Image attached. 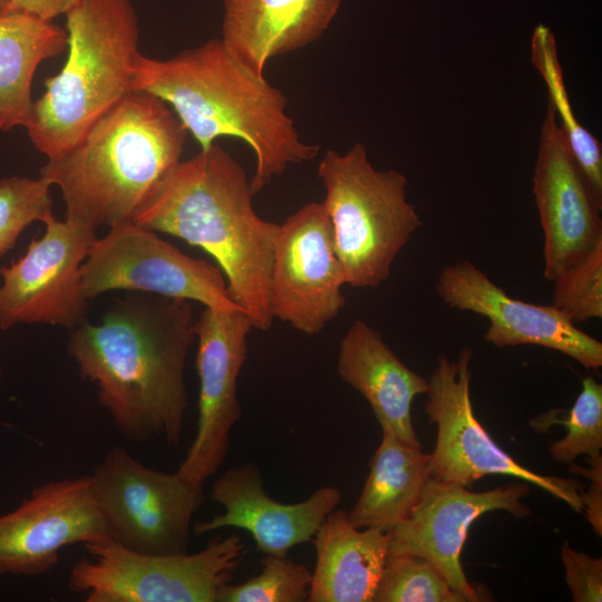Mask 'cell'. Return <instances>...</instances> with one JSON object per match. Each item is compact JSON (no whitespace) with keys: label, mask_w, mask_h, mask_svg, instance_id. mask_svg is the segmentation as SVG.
<instances>
[{"label":"cell","mask_w":602,"mask_h":602,"mask_svg":"<svg viewBox=\"0 0 602 602\" xmlns=\"http://www.w3.org/2000/svg\"><path fill=\"white\" fill-rule=\"evenodd\" d=\"M590 468H583L575 464H569L570 472L589 478L588 492H581L583 509L598 535H602V456L601 454L588 458Z\"/></svg>","instance_id":"cell-31"},{"label":"cell","mask_w":602,"mask_h":602,"mask_svg":"<svg viewBox=\"0 0 602 602\" xmlns=\"http://www.w3.org/2000/svg\"><path fill=\"white\" fill-rule=\"evenodd\" d=\"M526 484L512 483L484 492H472L453 482L429 477L410 514L388 531V554L416 555L427 560L466 602L483 595L467 580L460 553L472 524L483 514L503 509L524 518L530 508L521 499Z\"/></svg>","instance_id":"cell-14"},{"label":"cell","mask_w":602,"mask_h":602,"mask_svg":"<svg viewBox=\"0 0 602 602\" xmlns=\"http://www.w3.org/2000/svg\"><path fill=\"white\" fill-rule=\"evenodd\" d=\"M344 284L330 217L322 202L308 203L278 226L269 289L272 318L317 334L346 305Z\"/></svg>","instance_id":"cell-12"},{"label":"cell","mask_w":602,"mask_h":602,"mask_svg":"<svg viewBox=\"0 0 602 602\" xmlns=\"http://www.w3.org/2000/svg\"><path fill=\"white\" fill-rule=\"evenodd\" d=\"M82 0H10L0 13L22 12L43 20L54 21L59 16H66Z\"/></svg>","instance_id":"cell-32"},{"label":"cell","mask_w":602,"mask_h":602,"mask_svg":"<svg viewBox=\"0 0 602 602\" xmlns=\"http://www.w3.org/2000/svg\"><path fill=\"white\" fill-rule=\"evenodd\" d=\"M50 184L42 178H0V258L16 245L23 230L52 213Z\"/></svg>","instance_id":"cell-28"},{"label":"cell","mask_w":602,"mask_h":602,"mask_svg":"<svg viewBox=\"0 0 602 602\" xmlns=\"http://www.w3.org/2000/svg\"><path fill=\"white\" fill-rule=\"evenodd\" d=\"M68 57L45 79L26 128L48 159L75 147L132 90L139 23L132 0H82L66 14Z\"/></svg>","instance_id":"cell-5"},{"label":"cell","mask_w":602,"mask_h":602,"mask_svg":"<svg viewBox=\"0 0 602 602\" xmlns=\"http://www.w3.org/2000/svg\"><path fill=\"white\" fill-rule=\"evenodd\" d=\"M561 560L565 581L575 602L602 601V560L579 552L564 543Z\"/></svg>","instance_id":"cell-30"},{"label":"cell","mask_w":602,"mask_h":602,"mask_svg":"<svg viewBox=\"0 0 602 602\" xmlns=\"http://www.w3.org/2000/svg\"><path fill=\"white\" fill-rule=\"evenodd\" d=\"M311 542L315 565L309 602H372L389 552L388 532L358 528L336 508Z\"/></svg>","instance_id":"cell-21"},{"label":"cell","mask_w":602,"mask_h":602,"mask_svg":"<svg viewBox=\"0 0 602 602\" xmlns=\"http://www.w3.org/2000/svg\"><path fill=\"white\" fill-rule=\"evenodd\" d=\"M210 499L221 505L223 513L193 523L194 535L241 528L262 554L285 556L294 546L312 541L324 518L338 507L341 492L323 486L302 502L281 503L264 491L258 464L247 462L226 469L213 483Z\"/></svg>","instance_id":"cell-18"},{"label":"cell","mask_w":602,"mask_h":602,"mask_svg":"<svg viewBox=\"0 0 602 602\" xmlns=\"http://www.w3.org/2000/svg\"><path fill=\"white\" fill-rule=\"evenodd\" d=\"M82 545L88 555L72 565L68 588L86 602H216L246 554L236 534L195 553H140L107 536Z\"/></svg>","instance_id":"cell-7"},{"label":"cell","mask_w":602,"mask_h":602,"mask_svg":"<svg viewBox=\"0 0 602 602\" xmlns=\"http://www.w3.org/2000/svg\"><path fill=\"white\" fill-rule=\"evenodd\" d=\"M132 90L165 101L201 149L225 136L246 143L255 157L253 195L290 165L312 161L320 151L301 139L287 113L284 94L244 68L221 39L166 59L139 52L132 68Z\"/></svg>","instance_id":"cell-2"},{"label":"cell","mask_w":602,"mask_h":602,"mask_svg":"<svg viewBox=\"0 0 602 602\" xmlns=\"http://www.w3.org/2000/svg\"><path fill=\"white\" fill-rule=\"evenodd\" d=\"M553 282L552 305L572 323L602 318V243L561 272Z\"/></svg>","instance_id":"cell-29"},{"label":"cell","mask_w":602,"mask_h":602,"mask_svg":"<svg viewBox=\"0 0 602 602\" xmlns=\"http://www.w3.org/2000/svg\"><path fill=\"white\" fill-rule=\"evenodd\" d=\"M553 423L566 426V435L550 446L552 458L571 464L580 455L589 457L601 454L602 449V385L593 377L582 380V389L566 418L551 412L531 421L534 429L548 428Z\"/></svg>","instance_id":"cell-25"},{"label":"cell","mask_w":602,"mask_h":602,"mask_svg":"<svg viewBox=\"0 0 602 602\" xmlns=\"http://www.w3.org/2000/svg\"><path fill=\"white\" fill-rule=\"evenodd\" d=\"M45 233L26 253L0 269V329L45 323L69 330L86 321L88 300L80 288V266L97 240L95 227L49 214Z\"/></svg>","instance_id":"cell-11"},{"label":"cell","mask_w":602,"mask_h":602,"mask_svg":"<svg viewBox=\"0 0 602 602\" xmlns=\"http://www.w3.org/2000/svg\"><path fill=\"white\" fill-rule=\"evenodd\" d=\"M194 324L190 300L130 292L116 299L99 323L86 320L70 330L69 356L125 439L179 444Z\"/></svg>","instance_id":"cell-1"},{"label":"cell","mask_w":602,"mask_h":602,"mask_svg":"<svg viewBox=\"0 0 602 602\" xmlns=\"http://www.w3.org/2000/svg\"><path fill=\"white\" fill-rule=\"evenodd\" d=\"M80 288L88 301L108 291L127 290L242 310L220 268L184 254L133 221L116 223L97 237L80 266Z\"/></svg>","instance_id":"cell-10"},{"label":"cell","mask_w":602,"mask_h":602,"mask_svg":"<svg viewBox=\"0 0 602 602\" xmlns=\"http://www.w3.org/2000/svg\"><path fill=\"white\" fill-rule=\"evenodd\" d=\"M252 197L243 166L214 143L181 161L133 222L206 251L253 328L266 331L273 322L269 289L279 224L261 219Z\"/></svg>","instance_id":"cell-3"},{"label":"cell","mask_w":602,"mask_h":602,"mask_svg":"<svg viewBox=\"0 0 602 602\" xmlns=\"http://www.w3.org/2000/svg\"><path fill=\"white\" fill-rule=\"evenodd\" d=\"M252 329L242 310L205 307L195 320L198 417L195 437L177 469L193 484L203 485L227 456L232 429L242 416L237 379Z\"/></svg>","instance_id":"cell-13"},{"label":"cell","mask_w":602,"mask_h":602,"mask_svg":"<svg viewBox=\"0 0 602 602\" xmlns=\"http://www.w3.org/2000/svg\"><path fill=\"white\" fill-rule=\"evenodd\" d=\"M0 377H1V372H0ZM0 425H2V423L0 421Z\"/></svg>","instance_id":"cell-34"},{"label":"cell","mask_w":602,"mask_h":602,"mask_svg":"<svg viewBox=\"0 0 602 602\" xmlns=\"http://www.w3.org/2000/svg\"><path fill=\"white\" fill-rule=\"evenodd\" d=\"M106 536L89 475L47 482L0 515V575L46 574L64 547Z\"/></svg>","instance_id":"cell-15"},{"label":"cell","mask_w":602,"mask_h":602,"mask_svg":"<svg viewBox=\"0 0 602 602\" xmlns=\"http://www.w3.org/2000/svg\"><path fill=\"white\" fill-rule=\"evenodd\" d=\"M533 193L544 234V276L552 281L602 243L594 200L548 103L533 175Z\"/></svg>","instance_id":"cell-17"},{"label":"cell","mask_w":602,"mask_h":602,"mask_svg":"<svg viewBox=\"0 0 602 602\" xmlns=\"http://www.w3.org/2000/svg\"><path fill=\"white\" fill-rule=\"evenodd\" d=\"M337 372L368 401L381 427L421 448L411 405L417 395L428 392L429 381L409 369L378 330L362 320L348 328L339 344Z\"/></svg>","instance_id":"cell-20"},{"label":"cell","mask_w":602,"mask_h":602,"mask_svg":"<svg viewBox=\"0 0 602 602\" xmlns=\"http://www.w3.org/2000/svg\"><path fill=\"white\" fill-rule=\"evenodd\" d=\"M430 476V454L381 427L361 494L347 512L349 522L358 528L390 531L410 514Z\"/></svg>","instance_id":"cell-22"},{"label":"cell","mask_w":602,"mask_h":602,"mask_svg":"<svg viewBox=\"0 0 602 602\" xmlns=\"http://www.w3.org/2000/svg\"><path fill=\"white\" fill-rule=\"evenodd\" d=\"M436 293L452 308L485 317L484 339L497 347L533 344L559 351L586 369L602 366V343L580 330L552 304L538 305L511 298L469 261L446 265Z\"/></svg>","instance_id":"cell-16"},{"label":"cell","mask_w":602,"mask_h":602,"mask_svg":"<svg viewBox=\"0 0 602 602\" xmlns=\"http://www.w3.org/2000/svg\"><path fill=\"white\" fill-rule=\"evenodd\" d=\"M261 571L240 584H225L216 602H304L308 601L312 572L294 560L264 555Z\"/></svg>","instance_id":"cell-27"},{"label":"cell","mask_w":602,"mask_h":602,"mask_svg":"<svg viewBox=\"0 0 602 602\" xmlns=\"http://www.w3.org/2000/svg\"><path fill=\"white\" fill-rule=\"evenodd\" d=\"M108 537L147 554L188 552L193 517L204 503L203 485L177 470L153 469L124 447H113L89 475Z\"/></svg>","instance_id":"cell-8"},{"label":"cell","mask_w":602,"mask_h":602,"mask_svg":"<svg viewBox=\"0 0 602 602\" xmlns=\"http://www.w3.org/2000/svg\"><path fill=\"white\" fill-rule=\"evenodd\" d=\"M10 0H0V12H2Z\"/></svg>","instance_id":"cell-33"},{"label":"cell","mask_w":602,"mask_h":602,"mask_svg":"<svg viewBox=\"0 0 602 602\" xmlns=\"http://www.w3.org/2000/svg\"><path fill=\"white\" fill-rule=\"evenodd\" d=\"M186 137L165 101L130 91L40 176L60 188L68 220L95 229L134 221L182 161Z\"/></svg>","instance_id":"cell-4"},{"label":"cell","mask_w":602,"mask_h":602,"mask_svg":"<svg viewBox=\"0 0 602 602\" xmlns=\"http://www.w3.org/2000/svg\"><path fill=\"white\" fill-rule=\"evenodd\" d=\"M66 29L22 12L0 13V132L26 126L38 66L67 49Z\"/></svg>","instance_id":"cell-23"},{"label":"cell","mask_w":602,"mask_h":602,"mask_svg":"<svg viewBox=\"0 0 602 602\" xmlns=\"http://www.w3.org/2000/svg\"><path fill=\"white\" fill-rule=\"evenodd\" d=\"M372 602H466L427 560L388 554Z\"/></svg>","instance_id":"cell-26"},{"label":"cell","mask_w":602,"mask_h":602,"mask_svg":"<svg viewBox=\"0 0 602 602\" xmlns=\"http://www.w3.org/2000/svg\"><path fill=\"white\" fill-rule=\"evenodd\" d=\"M531 47L532 61L547 86L550 104L556 116H560V129L594 200L602 206L601 143L580 125L572 111L551 29L538 25L533 32Z\"/></svg>","instance_id":"cell-24"},{"label":"cell","mask_w":602,"mask_h":602,"mask_svg":"<svg viewBox=\"0 0 602 602\" xmlns=\"http://www.w3.org/2000/svg\"><path fill=\"white\" fill-rule=\"evenodd\" d=\"M220 38L244 68L265 77L270 59L319 40L342 0H222Z\"/></svg>","instance_id":"cell-19"},{"label":"cell","mask_w":602,"mask_h":602,"mask_svg":"<svg viewBox=\"0 0 602 602\" xmlns=\"http://www.w3.org/2000/svg\"><path fill=\"white\" fill-rule=\"evenodd\" d=\"M472 357L468 347L454 361L439 357L428 379L425 410L429 421L437 426L436 445L430 454L431 477L468 487L487 475L512 476L581 512V483L526 468L503 450L478 421L470 399Z\"/></svg>","instance_id":"cell-9"},{"label":"cell","mask_w":602,"mask_h":602,"mask_svg":"<svg viewBox=\"0 0 602 602\" xmlns=\"http://www.w3.org/2000/svg\"><path fill=\"white\" fill-rule=\"evenodd\" d=\"M336 253L346 284L376 288L389 275L398 253L421 226L406 198L408 181L395 169L372 166L366 147L346 153L328 149L318 166Z\"/></svg>","instance_id":"cell-6"}]
</instances>
